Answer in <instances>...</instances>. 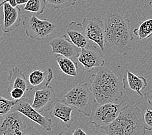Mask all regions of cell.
I'll return each instance as SVG.
<instances>
[{
	"mask_svg": "<svg viewBox=\"0 0 152 135\" xmlns=\"http://www.w3.org/2000/svg\"><path fill=\"white\" fill-rule=\"evenodd\" d=\"M105 46L124 56L132 48L133 36L124 13L113 10L104 18Z\"/></svg>",
	"mask_w": 152,
	"mask_h": 135,
	"instance_id": "obj_1",
	"label": "cell"
},
{
	"mask_svg": "<svg viewBox=\"0 0 152 135\" xmlns=\"http://www.w3.org/2000/svg\"><path fill=\"white\" fill-rule=\"evenodd\" d=\"M89 85L96 104L117 102L124 96L122 81L107 67L97 68Z\"/></svg>",
	"mask_w": 152,
	"mask_h": 135,
	"instance_id": "obj_2",
	"label": "cell"
},
{
	"mask_svg": "<svg viewBox=\"0 0 152 135\" xmlns=\"http://www.w3.org/2000/svg\"><path fill=\"white\" fill-rule=\"evenodd\" d=\"M100 129L109 135H144L146 126L140 109L128 105L122 107L113 122Z\"/></svg>",
	"mask_w": 152,
	"mask_h": 135,
	"instance_id": "obj_3",
	"label": "cell"
},
{
	"mask_svg": "<svg viewBox=\"0 0 152 135\" xmlns=\"http://www.w3.org/2000/svg\"><path fill=\"white\" fill-rule=\"evenodd\" d=\"M60 101L71 105L78 112L88 117L96 105L88 83L72 87Z\"/></svg>",
	"mask_w": 152,
	"mask_h": 135,
	"instance_id": "obj_4",
	"label": "cell"
},
{
	"mask_svg": "<svg viewBox=\"0 0 152 135\" xmlns=\"http://www.w3.org/2000/svg\"><path fill=\"white\" fill-rule=\"evenodd\" d=\"M26 117L17 111L12 110L0 118V135H25L39 134L35 132Z\"/></svg>",
	"mask_w": 152,
	"mask_h": 135,
	"instance_id": "obj_5",
	"label": "cell"
},
{
	"mask_svg": "<svg viewBox=\"0 0 152 135\" xmlns=\"http://www.w3.org/2000/svg\"><path fill=\"white\" fill-rule=\"evenodd\" d=\"M23 26L27 36L38 41L48 38L56 29L55 24L47 19H39L34 14L25 15Z\"/></svg>",
	"mask_w": 152,
	"mask_h": 135,
	"instance_id": "obj_6",
	"label": "cell"
},
{
	"mask_svg": "<svg viewBox=\"0 0 152 135\" xmlns=\"http://www.w3.org/2000/svg\"><path fill=\"white\" fill-rule=\"evenodd\" d=\"M122 108V103L116 104L106 103L96 104L93 108L89 117V123L95 125L96 128L101 129L113 122L117 118Z\"/></svg>",
	"mask_w": 152,
	"mask_h": 135,
	"instance_id": "obj_7",
	"label": "cell"
},
{
	"mask_svg": "<svg viewBox=\"0 0 152 135\" xmlns=\"http://www.w3.org/2000/svg\"><path fill=\"white\" fill-rule=\"evenodd\" d=\"M12 110L20 112L27 118L38 124L44 130L49 132L51 131V119L36 110L31 104L30 100L25 96L17 102V103L13 107Z\"/></svg>",
	"mask_w": 152,
	"mask_h": 135,
	"instance_id": "obj_8",
	"label": "cell"
},
{
	"mask_svg": "<svg viewBox=\"0 0 152 135\" xmlns=\"http://www.w3.org/2000/svg\"><path fill=\"white\" fill-rule=\"evenodd\" d=\"M86 37L95 43L101 50L105 47V27L104 21L99 18H86L82 21Z\"/></svg>",
	"mask_w": 152,
	"mask_h": 135,
	"instance_id": "obj_9",
	"label": "cell"
},
{
	"mask_svg": "<svg viewBox=\"0 0 152 135\" xmlns=\"http://www.w3.org/2000/svg\"><path fill=\"white\" fill-rule=\"evenodd\" d=\"M78 61L86 71H89L95 68L104 66L106 63L102 51L100 47L89 44L81 49L78 57Z\"/></svg>",
	"mask_w": 152,
	"mask_h": 135,
	"instance_id": "obj_10",
	"label": "cell"
},
{
	"mask_svg": "<svg viewBox=\"0 0 152 135\" xmlns=\"http://www.w3.org/2000/svg\"><path fill=\"white\" fill-rule=\"evenodd\" d=\"M56 101V96L53 87L48 86L35 90L31 105L42 114L51 110Z\"/></svg>",
	"mask_w": 152,
	"mask_h": 135,
	"instance_id": "obj_11",
	"label": "cell"
},
{
	"mask_svg": "<svg viewBox=\"0 0 152 135\" xmlns=\"http://www.w3.org/2000/svg\"><path fill=\"white\" fill-rule=\"evenodd\" d=\"M52 52L56 55H61L71 59H78L80 53V48L73 44L66 35L54 38L49 42Z\"/></svg>",
	"mask_w": 152,
	"mask_h": 135,
	"instance_id": "obj_12",
	"label": "cell"
},
{
	"mask_svg": "<svg viewBox=\"0 0 152 135\" xmlns=\"http://www.w3.org/2000/svg\"><path fill=\"white\" fill-rule=\"evenodd\" d=\"M3 7V29L5 33H9L18 27L21 20V12L18 6L12 7L5 3Z\"/></svg>",
	"mask_w": 152,
	"mask_h": 135,
	"instance_id": "obj_13",
	"label": "cell"
},
{
	"mask_svg": "<svg viewBox=\"0 0 152 135\" xmlns=\"http://www.w3.org/2000/svg\"><path fill=\"white\" fill-rule=\"evenodd\" d=\"M53 76V71L50 68L45 71L36 70L31 72L27 79L28 90H38L49 86Z\"/></svg>",
	"mask_w": 152,
	"mask_h": 135,
	"instance_id": "obj_14",
	"label": "cell"
},
{
	"mask_svg": "<svg viewBox=\"0 0 152 135\" xmlns=\"http://www.w3.org/2000/svg\"><path fill=\"white\" fill-rule=\"evenodd\" d=\"M123 88L128 89L138 94L141 97H143L142 91L146 89L148 85L147 79L143 76L137 75L133 72L126 70L122 79Z\"/></svg>",
	"mask_w": 152,
	"mask_h": 135,
	"instance_id": "obj_15",
	"label": "cell"
},
{
	"mask_svg": "<svg viewBox=\"0 0 152 135\" xmlns=\"http://www.w3.org/2000/svg\"><path fill=\"white\" fill-rule=\"evenodd\" d=\"M67 35L72 43L80 49L89 45V40L86 37L82 23L71 21L67 29Z\"/></svg>",
	"mask_w": 152,
	"mask_h": 135,
	"instance_id": "obj_16",
	"label": "cell"
},
{
	"mask_svg": "<svg viewBox=\"0 0 152 135\" xmlns=\"http://www.w3.org/2000/svg\"><path fill=\"white\" fill-rule=\"evenodd\" d=\"M74 108L71 105L65 103L61 101H56L51 108L50 114L60 120L67 128H69L73 120L72 119V112Z\"/></svg>",
	"mask_w": 152,
	"mask_h": 135,
	"instance_id": "obj_17",
	"label": "cell"
},
{
	"mask_svg": "<svg viewBox=\"0 0 152 135\" xmlns=\"http://www.w3.org/2000/svg\"><path fill=\"white\" fill-rule=\"evenodd\" d=\"M8 81V92L14 88H20L25 92L28 90V80L18 67H14L9 70Z\"/></svg>",
	"mask_w": 152,
	"mask_h": 135,
	"instance_id": "obj_18",
	"label": "cell"
},
{
	"mask_svg": "<svg viewBox=\"0 0 152 135\" xmlns=\"http://www.w3.org/2000/svg\"><path fill=\"white\" fill-rule=\"evenodd\" d=\"M57 64L64 74L71 77H76L78 74V64L74 60L61 55H56Z\"/></svg>",
	"mask_w": 152,
	"mask_h": 135,
	"instance_id": "obj_19",
	"label": "cell"
},
{
	"mask_svg": "<svg viewBox=\"0 0 152 135\" xmlns=\"http://www.w3.org/2000/svg\"><path fill=\"white\" fill-rule=\"evenodd\" d=\"M133 32L140 40L150 38L152 36V18L143 21L138 28L134 29Z\"/></svg>",
	"mask_w": 152,
	"mask_h": 135,
	"instance_id": "obj_20",
	"label": "cell"
},
{
	"mask_svg": "<svg viewBox=\"0 0 152 135\" xmlns=\"http://www.w3.org/2000/svg\"><path fill=\"white\" fill-rule=\"evenodd\" d=\"M46 4L45 0H28L23 9L25 11L40 15L44 12Z\"/></svg>",
	"mask_w": 152,
	"mask_h": 135,
	"instance_id": "obj_21",
	"label": "cell"
},
{
	"mask_svg": "<svg viewBox=\"0 0 152 135\" xmlns=\"http://www.w3.org/2000/svg\"><path fill=\"white\" fill-rule=\"evenodd\" d=\"M18 101L10 100L0 96V118L11 111Z\"/></svg>",
	"mask_w": 152,
	"mask_h": 135,
	"instance_id": "obj_22",
	"label": "cell"
},
{
	"mask_svg": "<svg viewBox=\"0 0 152 135\" xmlns=\"http://www.w3.org/2000/svg\"><path fill=\"white\" fill-rule=\"evenodd\" d=\"M45 1L55 9L61 10L75 6L77 0H45Z\"/></svg>",
	"mask_w": 152,
	"mask_h": 135,
	"instance_id": "obj_23",
	"label": "cell"
},
{
	"mask_svg": "<svg viewBox=\"0 0 152 135\" xmlns=\"http://www.w3.org/2000/svg\"><path fill=\"white\" fill-rule=\"evenodd\" d=\"M25 91L20 88H14L8 92L12 100L15 101H19L22 99L25 96Z\"/></svg>",
	"mask_w": 152,
	"mask_h": 135,
	"instance_id": "obj_24",
	"label": "cell"
},
{
	"mask_svg": "<svg viewBox=\"0 0 152 135\" xmlns=\"http://www.w3.org/2000/svg\"><path fill=\"white\" fill-rule=\"evenodd\" d=\"M143 119L146 126V130L152 131V110L149 108L146 109Z\"/></svg>",
	"mask_w": 152,
	"mask_h": 135,
	"instance_id": "obj_25",
	"label": "cell"
},
{
	"mask_svg": "<svg viewBox=\"0 0 152 135\" xmlns=\"http://www.w3.org/2000/svg\"><path fill=\"white\" fill-rule=\"evenodd\" d=\"M145 97L146 98L148 103L152 106V89L145 94Z\"/></svg>",
	"mask_w": 152,
	"mask_h": 135,
	"instance_id": "obj_26",
	"label": "cell"
},
{
	"mask_svg": "<svg viewBox=\"0 0 152 135\" xmlns=\"http://www.w3.org/2000/svg\"><path fill=\"white\" fill-rule=\"evenodd\" d=\"M73 135H87V133L82 129L77 128L73 132Z\"/></svg>",
	"mask_w": 152,
	"mask_h": 135,
	"instance_id": "obj_27",
	"label": "cell"
},
{
	"mask_svg": "<svg viewBox=\"0 0 152 135\" xmlns=\"http://www.w3.org/2000/svg\"><path fill=\"white\" fill-rule=\"evenodd\" d=\"M5 3H9L10 5L12 6V7H16V6H18L17 3H16V0H5V1H4V3H3V4H4Z\"/></svg>",
	"mask_w": 152,
	"mask_h": 135,
	"instance_id": "obj_28",
	"label": "cell"
},
{
	"mask_svg": "<svg viewBox=\"0 0 152 135\" xmlns=\"http://www.w3.org/2000/svg\"><path fill=\"white\" fill-rule=\"evenodd\" d=\"M28 1V0H16V3L18 5H23L26 4Z\"/></svg>",
	"mask_w": 152,
	"mask_h": 135,
	"instance_id": "obj_29",
	"label": "cell"
},
{
	"mask_svg": "<svg viewBox=\"0 0 152 135\" xmlns=\"http://www.w3.org/2000/svg\"><path fill=\"white\" fill-rule=\"evenodd\" d=\"M3 33H5L3 29V25L0 24V41H2L3 37Z\"/></svg>",
	"mask_w": 152,
	"mask_h": 135,
	"instance_id": "obj_30",
	"label": "cell"
},
{
	"mask_svg": "<svg viewBox=\"0 0 152 135\" xmlns=\"http://www.w3.org/2000/svg\"><path fill=\"white\" fill-rule=\"evenodd\" d=\"M5 1V0H0V7L3 6V3H4Z\"/></svg>",
	"mask_w": 152,
	"mask_h": 135,
	"instance_id": "obj_31",
	"label": "cell"
},
{
	"mask_svg": "<svg viewBox=\"0 0 152 135\" xmlns=\"http://www.w3.org/2000/svg\"><path fill=\"white\" fill-rule=\"evenodd\" d=\"M149 5L152 7V1H150V2L149 3Z\"/></svg>",
	"mask_w": 152,
	"mask_h": 135,
	"instance_id": "obj_32",
	"label": "cell"
}]
</instances>
